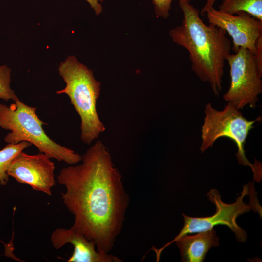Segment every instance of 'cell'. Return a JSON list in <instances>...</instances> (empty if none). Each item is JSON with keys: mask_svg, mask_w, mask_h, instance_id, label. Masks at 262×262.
Listing matches in <instances>:
<instances>
[{"mask_svg": "<svg viewBox=\"0 0 262 262\" xmlns=\"http://www.w3.org/2000/svg\"><path fill=\"white\" fill-rule=\"evenodd\" d=\"M82 163L63 168L58 182L65 186L63 203L73 215L71 229L109 253L121 233L130 197L108 149L99 140L82 156Z\"/></svg>", "mask_w": 262, "mask_h": 262, "instance_id": "obj_1", "label": "cell"}, {"mask_svg": "<svg viewBox=\"0 0 262 262\" xmlns=\"http://www.w3.org/2000/svg\"><path fill=\"white\" fill-rule=\"evenodd\" d=\"M179 5L184 16L182 24L170 30V37L185 48L192 70L218 95L222 88L225 61L231 49V42L223 29L205 24L199 10L190 2L180 0Z\"/></svg>", "mask_w": 262, "mask_h": 262, "instance_id": "obj_2", "label": "cell"}, {"mask_svg": "<svg viewBox=\"0 0 262 262\" xmlns=\"http://www.w3.org/2000/svg\"><path fill=\"white\" fill-rule=\"evenodd\" d=\"M58 71L66 86L56 93L69 96L81 119L80 139L84 143L90 144L105 130L96 108L101 83L95 79L92 70L74 56H69L61 62Z\"/></svg>", "mask_w": 262, "mask_h": 262, "instance_id": "obj_3", "label": "cell"}, {"mask_svg": "<svg viewBox=\"0 0 262 262\" xmlns=\"http://www.w3.org/2000/svg\"><path fill=\"white\" fill-rule=\"evenodd\" d=\"M36 109L19 99L10 106L0 103V127L11 131L4 141L7 144L29 142L35 146L39 152L50 159L63 161L70 164L80 161L82 156L78 153L59 145L46 134L42 126L47 124L38 117Z\"/></svg>", "mask_w": 262, "mask_h": 262, "instance_id": "obj_4", "label": "cell"}, {"mask_svg": "<svg viewBox=\"0 0 262 262\" xmlns=\"http://www.w3.org/2000/svg\"><path fill=\"white\" fill-rule=\"evenodd\" d=\"M230 102L225 106L223 110H217L212 107L210 103L205 106L204 123L202 126V143L200 149L204 152L212 147L216 140L220 137H227L232 140L236 145V158L240 164L249 166L256 179L260 176V172L246 156L244 145L246 139L255 122L260 121L261 117L249 121Z\"/></svg>", "mask_w": 262, "mask_h": 262, "instance_id": "obj_5", "label": "cell"}, {"mask_svg": "<svg viewBox=\"0 0 262 262\" xmlns=\"http://www.w3.org/2000/svg\"><path fill=\"white\" fill-rule=\"evenodd\" d=\"M248 193L249 187L247 185H245L236 201L233 203L227 204L222 201L221 196L217 190L211 189L207 193V196L209 200L215 205L216 213L212 216L206 217H192L183 213L184 224L179 234L161 248L153 249L156 253L157 259L159 258L162 251L164 248L182 236L188 233L209 230L218 225L227 226L235 234L238 241L245 242L247 238L246 232L237 224L236 219L239 216L248 212L251 209L249 205L244 201V198Z\"/></svg>", "mask_w": 262, "mask_h": 262, "instance_id": "obj_6", "label": "cell"}, {"mask_svg": "<svg viewBox=\"0 0 262 262\" xmlns=\"http://www.w3.org/2000/svg\"><path fill=\"white\" fill-rule=\"evenodd\" d=\"M229 66L231 83L223 98L238 110L249 105L255 108L258 96L262 92V71L259 68L254 53L240 48L226 58Z\"/></svg>", "mask_w": 262, "mask_h": 262, "instance_id": "obj_7", "label": "cell"}, {"mask_svg": "<svg viewBox=\"0 0 262 262\" xmlns=\"http://www.w3.org/2000/svg\"><path fill=\"white\" fill-rule=\"evenodd\" d=\"M55 168L54 163L46 154L28 155L22 151L13 160L7 173L17 182L51 196L55 183Z\"/></svg>", "mask_w": 262, "mask_h": 262, "instance_id": "obj_8", "label": "cell"}, {"mask_svg": "<svg viewBox=\"0 0 262 262\" xmlns=\"http://www.w3.org/2000/svg\"><path fill=\"white\" fill-rule=\"evenodd\" d=\"M205 14L209 24L223 29L230 36L233 42L231 49L234 52L243 48L254 53L256 41L262 35V21L244 12L235 15L213 7L209 9Z\"/></svg>", "mask_w": 262, "mask_h": 262, "instance_id": "obj_9", "label": "cell"}, {"mask_svg": "<svg viewBox=\"0 0 262 262\" xmlns=\"http://www.w3.org/2000/svg\"><path fill=\"white\" fill-rule=\"evenodd\" d=\"M51 241L56 249L70 243L74 246L72 256L68 262H122L119 258L109 253L98 252L94 241L88 240L83 235L72 229H56L52 233Z\"/></svg>", "mask_w": 262, "mask_h": 262, "instance_id": "obj_10", "label": "cell"}, {"mask_svg": "<svg viewBox=\"0 0 262 262\" xmlns=\"http://www.w3.org/2000/svg\"><path fill=\"white\" fill-rule=\"evenodd\" d=\"M194 235L185 234L174 242L180 249L181 262H202L211 248L219 245V238L212 229Z\"/></svg>", "mask_w": 262, "mask_h": 262, "instance_id": "obj_11", "label": "cell"}, {"mask_svg": "<svg viewBox=\"0 0 262 262\" xmlns=\"http://www.w3.org/2000/svg\"><path fill=\"white\" fill-rule=\"evenodd\" d=\"M219 10L232 15L244 12L262 21V0H223Z\"/></svg>", "mask_w": 262, "mask_h": 262, "instance_id": "obj_12", "label": "cell"}, {"mask_svg": "<svg viewBox=\"0 0 262 262\" xmlns=\"http://www.w3.org/2000/svg\"><path fill=\"white\" fill-rule=\"evenodd\" d=\"M32 144L22 141L17 144H7L0 150V185L5 186L9 180L7 171L13 160Z\"/></svg>", "mask_w": 262, "mask_h": 262, "instance_id": "obj_13", "label": "cell"}, {"mask_svg": "<svg viewBox=\"0 0 262 262\" xmlns=\"http://www.w3.org/2000/svg\"><path fill=\"white\" fill-rule=\"evenodd\" d=\"M11 69L6 65L0 66V99L14 102L18 99L17 96L10 87Z\"/></svg>", "mask_w": 262, "mask_h": 262, "instance_id": "obj_14", "label": "cell"}, {"mask_svg": "<svg viewBox=\"0 0 262 262\" xmlns=\"http://www.w3.org/2000/svg\"><path fill=\"white\" fill-rule=\"evenodd\" d=\"M173 0H152L154 6L155 13L157 16L167 18L169 16V11L171 9V2ZM184 0L190 2V0Z\"/></svg>", "mask_w": 262, "mask_h": 262, "instance_id": "obj_15", "label": "cell"}, {"mask_svg": "<svg viewBox=\"0 0 262 262\" xmlns=\"http://www.w3.org/2000/svg\"><path fill=\"white\" fill-rule=\"evenodd\" d=\"M254 54L258 66L262 71V35H260L256 41Z\"/></svg>", "mask_w": 262, "mask_h": 262, "instance_id": "obj_16", "label": "cell"}, {"mask_svg": "<svg viewBox=\"0 0 262 262\" xmlns=\"http://www.w3.org/2000/svg\"><path fill=\"white\" fill-rule=\"evenodd\" d=\"M90 5L91 7L94 9L97 15H99L102 11V6L99 3L102 1V0H86Z\"/></svg>", "mask_w": 262, "mask_h": 262, "instance_id": "obj_17", "label": "cell"}, {"mask_svg": "<svg viewBox=\"0 0 262 262\" xmlns=\"http://www.w3.org/2000/svg\"><path fill=\"white\" fill-rule=\"evenodd\" d=\"M217 0H207L205 4L202 8L201 11V15H205L206 12L210 8L213 7V5Z\"/></svg>", "mask_w": 262, "mask_h": 262, "instance_id": "obj_18", "label": "cell"}]
</instances>
